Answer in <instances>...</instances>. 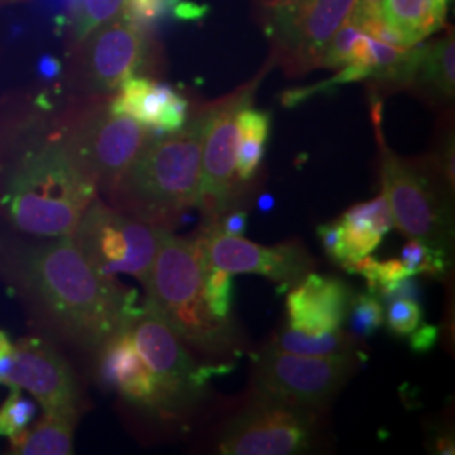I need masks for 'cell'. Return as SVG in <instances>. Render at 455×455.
<instances>
[{
  "instance_id": "60d3db41",
  "label": "cell",
  "mask_w": 455,
  "mask_h": 455,
  "mask_svg": "<svg viewBox=\"0 0 455 455\" xmlns=\"http://www.w3.org/2000/svg\"><path fill=\"white\" fill-rule=\"evenodd\" d=\"M379 2H381V0H356L353 11L363 12V14L378 12V11H379Z\"/></svg>"
},
{
  "instance_id": "7c38bea8",
  "label": "cell",
  "mask_w": 455,
  "mask_h": 455,
  "mask_svg": "<svg viewBox=\"0 0 455 455\" xmlns=\"http://www.w3.org/2000/svg\"><path fill=\"white\" fill-rule=\"evenodd\" d=\"M154 133L127 115L114 114L107 103L82 115L61 140L83 171L97 182L98 191L107 195Z\"/></svg>"
},
{
  "instance_id": "277c9868",
  "label": "cell",
  "mask_w": 455,
  "mask_h": 455,
  "mask_svg": "<svg viewBox=\"0 0 455 455\" xmlns=\"http://www.w3.org/2000/svg\"><path fill=\"white\" fill-rule=\"evenodd\" d=\"M97 193V182L58 137L22 152L4 182L0 208L22 233L71 236Z\"/></svg>"
},
{
  "instance_id": "f1b7e54d",
  "label": "cell",
  "mask_w": 455,
  "mask_h": 455,
  "mask_svg": "<svg viewBox=\"0 0 455 455\" xmlns=\"http://www.w3.org/2000/svg\"><path fill=\"white\" fill-rule=\"evenodd\" d=\"M341 220L358 223L363 227L373 228L381 235H387L391 228L395 227L390 204L383 193L381 196H376L371 201L351 206L347 212L342 214Z\"/></svg>"
},
{
  "instance_id": "b9f144b4",
  "label": "cell",
  "mask_w": 455,
  "mask_h": 455,
  "mask_svg": "<svg viewBox=\"0 0 455 455\" xmlns=\"http://www.w3.org/2000/svg\"><path fill=\"white\" fill-rule=\"evenodd\" d=\"M259 208H260V212H274V208H275V197L272 195H268V193H263V195L259 197Z\"/></svg>"
},
{
  "instance_id": "4fadbf2b",
  "label": "cell",
  "mask_w": 455,
  "mask_h": 455,
  "mask_svg": "<svg viewBox=\"0 0 455 455\" xmlns=\"http://www.w3.org/2000/svg\"><path fill=\"white\" fill-rule=\"evenodd\" d=\"M82 84L95 95L115 93L132 76L156 66L150 31L120 14L83 41Z\"/></svg>"
},
{
  "instance_id": "e0dca14e",
  "label": "cell",
  "mask_w": 455,
  "mask_h": 455,
  "mask_svg": "<svg viewBox=\"0 0 455 455\" xmlns=\"http://www.w3.org/2000/svg\"><path fill=\"white\" fill-rule=\"evenodd\" d=\"M116 115H127L156 133L180 131L191 115V101L172 86L148 76H132L108 101Z\"/></svg>"
},
{
  "instance_id": "d6a6232c",
  "label": "cell",
  "mask_w": 455,
  "mask_h": 455,
  "mask_svg": "<svg viewBox=\"0 0 455 455\" xmlns=\"http://www.w3.org/2000/svg\"><path fill=\"white\" fill-rule=\"evenodd\" d=\"M374 295L387 306L393 300H400V299L419 300L422 297V289H420V283L413 276H405V278L395 280V282L379 287Z\"/></svg>"
},
{
  "instance_id": "74e56055",
  "label": "cell",
  "mask_w": 455,
  "mask_h": 455,
  "mask_svg": "<svg viewBox=\"0 0 455 455\" xmlns=\"http://www.w3.org/2000/svg\"><path fill=\"white\" fill-rule=\"evenodd\" d=\"M206 7L204 5H199L195 2H186V0H180L174 7V16L180 17V19H186V20H191V19H197V17H203L206 14Z\"/></svg>"
},
{
  "instance_id": "484cf974",
  "label": "cell",
  "mask_w": 455,
  "mask_h": 455,
  "mask_svg": "<svg viewBox=\"0 0 455 455\" xmlns=\"http://www.w3.org/2000/svg\"><path fill=\"white\" fill-rule=\"evenodd\" d=\"M125 0H78L73 14L76 41H84L101 24L120 16Z\"/></svg>"
},
{
  "instance_id": "e575fe53",
  "label": "cell",
  "mask_w": 455,
  "mask_h": 455,
  "mask_svg": "<svg viewBox=\"0 0 455 455\" xmlns=\"http://www.w3.org/2000/svg\"><path fill=\"white\" fill-rule=\"evenodd\" d=\"M246 225H248V212L240 208H235L227 214H223L214 225L210 227L216 228L218 231L229 235V236H243L246 231Z\"/></svg>"
},
{
  "instance_id": "d6986e66",
  "label": "cell",
  "mask_w": 455,
  "mask_h": 455,
  "mask_svg": "<svg viewBox=\"0 0 455 455\" xmlns=\"http://www.w3.org/2000/svg\"><path fill=\"white\" fill-rule=\"evenodd\" d=\"M408 90L430 107H449L455 95V41L452 29L435 43H422V54Z\"/></svg>"
},
{
  "instance_id": "5bb4252c",
  "label": "cell",
  "mask_w": 455,
  "mask_h": 455,
  "mask_svg": "<svg viewBox=\"0 0 455 455\" xmlns=\"http://www.w3.org/2000/svg\"><path fill=\"white\" fill-rule=\"evenodd\" d=\"M196 240L203 248L206 265L231 275L267 276L283 289H292L315 267L307 248L299 240L263 246L243 236H229L212 227H201Z\"/></svg>"
},
{
  "instance_id": "52a82bcc",
  "label": "cell",
  "mask_w": 455,
  "mask_h": 455,
  "mask_svg": "<svg viewBox=\"0 0 455 455\" xmlns=\"http://www.w3.org/2000/svg\"><path fill=\"white\" fill-rule=\"evenodd\" d=\"M261 76L235 90L231 95L208 103V122L201 150V180L197 208L203 216V227L214 225L223 214L240 208L248 186L236 176L238 127L236 114L253 103Z\"/></svg>"
},
{
  "instance_id": "4316f807",
  "label": "cell",
  "mask_w": 455,
  "mask_h": 455,
  "mask_svg": "<svg viewBox=\"0 0 455 455\" xmlns=\"http://www.w3.org/2000/svg\"><path fill=\"white\" fill-rule=\"evenodd\" d=\"M233 275L221 268L206 265L204 297L212 315L220 321H235L233 317Z\"/></svg>"
},
{
  "instance_id": "6da1fadb",
  "label": "cell",
  "mask_w": 455,
  "mask_h": 455,
  "mask_svg": "<svg viewBox=\"0 0 455 455\" xmlns=\"http://www.w3.org/2000/svg\"><path fill=\"white\" fill-rule=\"evenodd\" d=\"M17 263V276L52 325L83 349H100L140 310L133 293L100 275L71 236L46 238Z\"/></svg>"
},
{
  "instance_id": "ba28073f",
  "label": "cell",
  "mask_w": 455,
  "mask_h": 455,
  "mask_svg": "<svg viewBox=\"0 0 455 455\" xmlns=\"http://www.w3.org/2000/svg\"><path fill=\"white\" fill-rule=\"evenodd\" d=\"M159 233L161 228L118 212L95 197L71 238L100 275L115 280L124 274L146 285L157 253Z\"/></svg>"
},
{
  "instance_id": "9c48e42d",
  "label": "cell",
  "mask_w": 455,
  "mask_h": 455,
  "mask_svg": "<svg viewBox=\"0 0 455 455\" xmlns=\"http://www.w3.org/2000/svg\"><path fill=\"white\" fill-rule=\"evenodd\" d=\"M324 411L251 395L246 407L223 427L216 452L221 455H299L321 439Z\"/></svg>"
},
{
  "instance_id": "2e32d148",
  "label": "cell",
  "mask_w": 455,
  "mask_h": 455,
  "mask_svg": "<svg viewBox=\"0 0 455 455\" xmlns=\"http://www.w3.org/2000/svg\"><path fill=\"white\" fill-rule=\"evenodd\" d=\"M353 293L351 285L341 278L310 272L287 295V325L307 334L341 329Z\"/></svg>"
},
{
  "instance_id": "836d02e7",
  "label": "cell",
  "mask_w": 455,
  "mask_h": 455,
  "mask_svg": "<svg viewBox=\"0 0 455 455\" xmlns=\"http://www.w3.org/2000/svg\"><path fill=\"white\" fill-rule=\"evenodd\" d=\"M439 325L420 324L410 334V349L417 355L428 353L439 341Z\"/></svg>"
},
{
  "instance_id": "3957f363",
  "label": "cell",
  "mask_w": 455,
  "mask_h": 455,
  "mask_svg": "<svg viewBox=\"0 0 455 455\" xmlns=\"http://www.w3.org/2000/svg\"><path fill=\"white\" fill-rule=\"evenodd\" d=\"M208 103L180 131L154 133L107 193L112 206L152 227L174 229L197 204Z\"/></svg>"
},
{
  "instance_id": "8d00e7d4",
  "label": "cell",
  "mask_w": 455,
  "mask_h": 455,
  "mask_svg": "<svg viewBox=\"0 0 455 455\" xmlns=\"http://www.w3.org/2000/svg\"><path fill=\"white\" fill-rule=\"evenodd\" d=\"M14 358H16V344H12L9 336L0 331V383L7 385L9 374L14 366Z\"/></svg>"
},
{
  "instance_id": "44dd1931",
  "label": "cell",
  "mask_w": 455,
  "mask_h": 455,
  "mask_svg": "<svg viewBox=\"0 0 455 455\" xmlns=\"http://www.w3.org/2000/svg\"><path fill=\"white\" fill-rule=\"evenodd\" d=\"M238 148H236V176L244 186L257 180L265 156V144L272 131V116L268 112L255 110L251 105L236 114Z\"/></svg>"
},
{
  "instance_id": "f546056e",
  "label": "cell",
  "mask_w": 455,
  "mask_h": 455,
  "mask_svg": "<svg viewBox=\"0 0 455 455\" xmlns=\"http://www.w3.org/2000/svg\"><path fill=\"white\" fill-rule=\"evenodd\" d=\"M180 0H125L122 14L133 24L152 31L163 19L174 12Z\"/></svg>"
},
{
  "instance_id": "8992f818",
  "label": "cell",
  "mask_w": 455,
  "mask_h": 455,
  "mask_svg": "<svg viewBox=\"0 0 455 455\" xmlns=\"http://www.w3.org/2000/svg\"><path fill=\"white\" fill-rule=\"evenodd\" d=\"M139 355L152 374L159 395V415L178 419L204 395L212 374L227 373L235 364L216 363L201 366L186 344L163 319L144 306L131 324Z\"/></svg>"
},
{
  "instance_id": "ac0fdd59",
  "label": "cell",
  "mask_w": 455,
  "mask_h": 455,
  "mask_svg": "<svg viewBox=\"0 0 455 455\" xmlns=\"http://www.w3.org/2000/svg\"><path fill=\"white\" fill-rule=\"evenodd\" d=\"M98 374L103 385L115 388L133 405L159 411L157 387L137 351L131 325L115 332L100 347Z\"/></svg>"
},
{
  "instance_id": "ffe728a7",
  "label": "cell",
  "mask_w": 455,
  "mask_h": 455,
  "mask_svg": "<svg viewBox=\"0 0 455 455\" xmlns=\"http://www.w3.org/2000/svg\"><path fill=\"white\" fill-rule=\"evenodd\" d=\"M379 12L408 46H417L443 28L447 0H381Z\"/></svg>"
},
{
  "instance_id": "83f0119b",
  "label": "cell",
  "mask_w": 455,
  "mask_h": 455,
  "mask_svg": "<svg viewBox=\"0 0 455 455\" xmlns=\"http://www.w3.org/2000/svg\"><path fill=\"white\" fill-rule=\"evenodd\" d=\"M7 400L0 407V437L14 439L22 434L36 415V405L22 396L19 387H11Z\"/></svg>"
},
{
  "instance_id": "ee69618b",
  "label": "cell",
  "mask_w": 455,
  "mask_h": 455,
  "mask_svg": "<svg viewBox=\"0 0 455 455\" xmlns=\"http://www.w3.org/2000/svg\"><path fill=\"white\" fill-rule=\"evenodd\" d=\"M255 2H257V4H259V5H265V4H268V2H270V0H255Z\"/></svg>"
},
{
  "instance_id": "4dcf8cb0",
  "label": "cell",
  "mask_w": 455,
  "mask_h": 455,
  "mask_svg": "<svg viewBox=\"0 0 455 455\" xmlns=\"http://www.w3.org/2000/svg\"><path fill=\"white\" fill-rule=\"evenodd\" d=\"M385 321L391 334L395 336H410L419 325L422 324L423 310L417 300L400 299L387 304Z\"/></svg>"
},
{
  "instance_id": "603a6c76",
  "label": "cell",
  "mask_w": 455,
  "mask_h": 455,
  "mask_svg": "<svg viewBox=\"0 0 455 455\" xmlns=\"http://www.w3.org/2000/svg\"><path fill=\"white\" fill-rule=\"evenodd\" d=\"M75 422L46 415L43 420L26 428L11 439V454L16 455H69L73 454Z\"/></svg>"
},
{
  "instance_id": "5b68a950",
  "label": "cell",
  "mask_w": 455,
  "mask_h": 455,
  "mask_svg": "<svg viewBox=\"0 0 455 455\" xmlns=\"http://www.w3.org/2000/svg\"><path fill=\"white\" fill-rule=\"evenodd\" d=\"M381 156V189L393 225L408 238L454 253V191L430 156L405 159L383 139L381 116L373 118Z\"/></svg>"
},
{
  "instance_id": "ab89813d",
  "label": "cell",
  "mask_w": 455,
  "mask_h": 455,
  "mask_svg": "<svg viewBox=\"0 0 455 455\" xmlns=\"http://www.w3.org/2000/svg\"><path fill=\"white\" fill-rule=\"evenodd\" d=\"M434 452L439 455H454L455 443L454 435L452 432H443V434H437L434 439Z\"/></svg>"
},
{
  "instance_id": "8fae6325",
  "label": "cell",
  "mask_w": 455,
  "mask_h": 455,
  "mask_svg": "<svg viewBox=\"0 0 455 455\" xmlns=\"http://www.w3.org/2000/svg\"><path fill=\"white\" fill-rule=\"evenodd\" d=\"M356 0H270L261 5V24L274 44L272 60L291 76L321 68L332 36Z\"/></svg>"
},
{
  "instance_id": "d590c367",
  "label": "cell",
  "mask_w": 455,
  "mask_h": 455,
  "mask_svg": "<svg viewBox=\"0 0 455 455\" xmlns=\"http://www.w3.org/2000/svg\"><path fill=\"white\" fill-rule=\"evenodd\" d=\"M405 276H413L408 274L407 267L402 263V260H387L379 261L378 263V274H376V289L374 292L390 283L395 280H400V278H405Z\"/></svg>"
},
{
  "instance_id": "7bdbcfd3",
  "label": "cell",
  "mask_w": 455,
  "mask_h": 455,
  "mask_svg": "<svg viewBox=\"0 0 455 455\" xmlns=\"http://www.w3.org/2000/svg\"><path fill=\"white\" fill-rule=\"evenodd\" d=\"M58 4H61V5H65V7H68V11L71 12L73 9H75V5L78 4V0H56Z\"/></svg>"
},
{
  "instance_id": "7a4b0ae2",
  "label": "cell",
  "mask_w": 455,
  "mask_h": 455,
  "mask_svg": "<svg viewBox=\"0 0 455 455\" xmlns=\"http://www.w3.org/2000/svg\"><path fill=\"white\" fill-rule=\"evenodd\" d=\"M206 259L197 240L161 228L157 253L147 280L146 304L199 358L229 363L248 341L236 321H220L204 297Z\"/></svg>"
},
{
  "instance_id": "d4e9b609",
  "label": "cell",
  "mask_w": 455,
  "mask_h": 455,
  "mask_svg": "<svg viewBox=\"0 0 455 455\" xmlns=\"http://www.w3.org/2000/svg\"><path fill=\"white\" fill-rule=\"evenodd\" d=\"M347 319L356 339H370L385 324V304L374 293L355 292Z\"/></svg>"
},
{
  "instance_id": "7402d4cb",
  "label": "cell",
  "mask_w": 455,
  "mask_h": 455,
  "mask_svg": "<svg viewBox=\"0 0 455 455\" xmlns=\"http://www.w3.org/2000/svg\"><path fill=\"white\" fill-rule=\"evenodd\" d=\"M356 341L358 339L344 327L324 334H307L285 325L272 336L268 346L302 356H346L359 355Z\"/></svg>"
},
{
  "instance_id": "9a60e30c",
  "label": "cell",
  "mask_w": 455,
  "mask_h": 455,
  "mask_svg": "<svg viewBox=\"0 0 455 455\" xmlns=\"http://www.w3.org/2000/svg\"><path fill=\"white\" fill-rule=\"evenodd\" d=\"M9 387L28 390L46 415L76 423L80 415V391L63 356L39 338H24L16 344Z\"/></svg>"
},
{
  "instance_id": "cb8c5ba5",
  "label": "cell",
  "mask_w": 455,
  "mask_h": 455,
  "mask_svg": "<svg viewBox=\"0 0 455 455\" xmlns=\"http://www.w3.org/2000/svg\"><path fill=\"white\" fill-rule=\"evenodd\" d=\"M402 263L407 267L410 275H428L435 280H445L451 272L452 255L422 240L410 238L402 251Z\"/></svg>"
},
{
  "instance_id": "f35d334b",
  "label": "cell",
  "mask_w": 455,
  "mask_h": 455,
  "mask_svg": "<svg viewBox=\"0 0 455 455\" xmlns=\"http://www.w3.org/2000/svg\"><path fill=\"white\" fill-rule=\"evenodd\" d=\"M37 68H39V75L43 78H46V80H52V78H56L61 73V63L56 58H52V56H43L39 60Z\"/></svg>"
},
{
  "instance_id": "30bf717a",
  "label": "cell",
  "mask_w": 455,
  "mask_h": 455,
  "mask_svg": "<svg viewBox=\"0 0 455 455\" xmlns=\"http://www.w3.org/2000/svg\"><path fill=\"white\" fill-rule=\"evenodd\" d=\"M358 356H302L267 344L253 358L251 395L325 411L356 371Z\"/></svg>"
},
{
  "instance_id": "1f68e13d",
  "label": "cell",
  "mask_w": 455,
  "mask_h": 455,
  "mask_svg": "<svg viewBox=\"0 0 455 455\" xmlns=\"http://www.w3.org/2000/svg\"><path fill=\"white\" fill-rule=\"evenodd\" d=\"M317 235H319V240H321V244H323L329 260L342 267L347 261V253H346L344 238H342L341 221L336 220L332 223H325V225L317 227Z\"/></svg>"
}]
</instances>
